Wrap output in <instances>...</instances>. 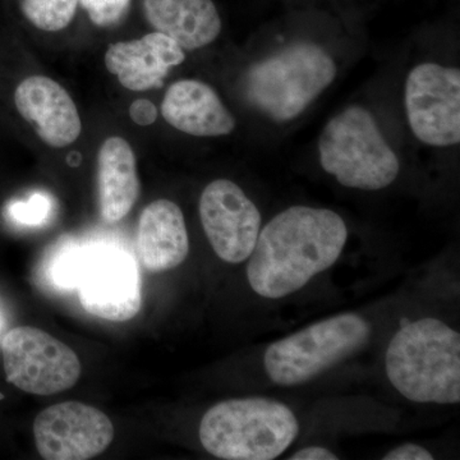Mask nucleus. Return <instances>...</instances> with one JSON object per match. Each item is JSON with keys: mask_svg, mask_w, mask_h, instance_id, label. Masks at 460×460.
<instances>
[{"mask_svg": "<svg viewBox=\"0 0 460 460\" xmlns=\"http://www.w3.org/2000/svg\"><path fill=\"white\" fill-rule=\"evenodd\" d=\"M347 238V226L335 211L292 206L260 230L248 257V283L263 298L292 295L334 265Z\"/></svg>", "mask_w": 460, "mask_h": 460, "instance_id": "f257e3e1", "label": "nucleus"}, {"mask_svg": "<svg viewBox=\"0 0 460 460\" xmlns=\"http://www.w3.org/2000/svg\"><path fill=\"white\" fill-rule=\"evenodd\" d=\"M386 374L408 401L458 404L460 335L438 319L402 326L387 348Z\"/></svg>", "mask_w": 460, "mask_h": 460, "instance_id": "f03ea898", "label": "nucleus"}, {"mask_svg": "<svg viewBox=\"0 0 460 460\" xmlns=\"http://www.w3.org/2000/svg\"><path fill=\"white\" fill-rule=\"evenodd\" d=\"M299 423L283 402L230 399L210 408L199 425L206 452L226 460H271L296 440Z\"/></svg>", "mask_w": 460, "mask_h": 460, "instance_id": "7ed1b4c3", "label": "nucleus"}, {"mask_svg": "<svg viewBox=\"0 0 460 460\" xmlns=\"http://www.w3.org/2000/svg\"><path fill=\"white\" fill-rule=\"evenodd\" d=\"M337 77L332 56L314 42L298 41L263 58L246 75L247 99L274 122L299 117Z\"/></svg>", "mask_w": 460, "mask_h": 460, "instance_id": "20e7f679", "label": "nucleus"}, {"mask_svg": "<svg viewBox=\"0 0 460 460\" xmlns=\"http://www.w3.org/2000/svg\"><path fill=\"white\" fill-rule=\"evenodd\" d=\"M319 159L323 171L354 190L385 189L401 169L376 120L359 105L348 107L329 120L321 132Z\"/></svg>", "mask_w": 460, "mask_h": 460, "instance_id": "39448f33", "label": "nucleus"}, {"mask_svg": "<svg viewBox=\"0 0 460 460\" xmlns=\"http://www.w3.org/2000/svg\"><path fill=\"white\" fill-rule=\"evenodd\" d=\"M368 335L370 326L359 314L320 321L272 343L263 357L266 374L281 386L307 383L358 349Z\"/></svg>", "mask_w": 460, "mask_h": 460, "instance_id": "423d86ee", "label": "nucleus"}, {"mask_svg": "<svg viewBox=\"0 0 460 460\" xmlns=\"http://www.w3.org/2000/svg\"><path fill=\"white\" fill-rule=\"evenodd\" d=\"M9 383L22 392L51 395L75 385L83 372L75 350L40 329L18 326L2 341Z\"/></svg>", "mask_w": 460, "mask_h": 460, "instance_id": "0eeeda50", "label": "nucleus"}, {"mask_svg": "<svg viewBox=\"0 0 460 460\" xmlns=\"http://www.w3.org/2000/svg\"><path fill=\"white\" fill-rule=\"evenodd\" d=\"M404 105L417 140L435 147L459 144V68L431 62L414 66L405 80Z\"/></svg>", "mask_w": 460, "mask_h": 460, "instance_id": "6e6552de", "label": "nucleus"}, {"mask_svg": "<svg viewBox=\"0 0 460 460\" xmlns=\"http://www.w3.org/2000/svg\"><path fill=\"white\" fill-rule=\"evenodd\" d=\"M75 289L84 310L99 319L124 323L140 313L137 263L120 248L100 247L84 252Z\"/></svg>", "mask_w": 460, "mask_h": 460, "instance_id": "1a4fd4ad", "label": "nucleus"}, {"mask_svg": "<svg viewBox=\"0 0 460 460\" xmlns=\"http://www.w3.org/2000/svg\"><path fill=\"white\" fill-rule=\"evenodd\" d=\"M41 458L87 460L108 449L114 426L104 411L80 402H66L42 411L33 422Z\"/></svg>", "mask_w": 460, "mask_h": 460, "instance_id": "9d476101", "label": "nucleus"}, {"mask_svg": "<svg viewBox=\"0 0 460 460\" xmlns=\"http://www.w3.org/2000/svg\"><path fill=\"white\" fill-rule=\"evenodd\" d=\"M199 211L215 253L226 262L246 261L261 230V214L243 190L229 180L211 181L202 190Z\"/></svg>", "mask_w": 460, "mask_h": 460, "instance_id": "9b49d317", "label": "nucleus"}, {"mask_svg": "<svg viewBox=\"0 0 460 460\" xmlns=\"http://www.w3.org/2000/svg\"><path fill=\"white\" fill-rule=\"evenodd\" d=\"M17 111L31 124L45 144L69 146L80 137L83 122L71 95L44 75H31L14 93Z\"/></svg>", "mask_w": 460, "mask_h": 460, "instance_id": "f8f14e48", "label": "nucleus"}, {"mask_svg": "<svg viewBox=\"0 0 460 460\" xmlns=\"http://www.w3.org/2000/svg\"><path fill=\"white\" fill-rule=\"evenodd\" d=\"M104 60L123 87L146 91L162 87L171 68L186 60V53L169 36L155 31L138 40L115 42Z\"/></svg>", "mask_w": 460, "mask_h": 460, "instance_id": "ddd939ff", "label": "nucleus"}, {"mask_svg": "<svg viewBox=\"0 0 460 460\" xmlns=\"http://www.w3.org/2000/svg\"><path fill=\"white\" fill-rule=\"evenodd\" d=\"M162 114L175 129L196 137H219L235 128V118L217 91L199 80L172 84L163 100Z\"/></svg>", "mask_w": 460, "mask_h": 460, "instance_id": "4468645a", "label": "nucleus"}, {"mask_svg": "<svg viewBox=\"0 0 460 460\" xmlns=\"http://www.w3.org/2000/svg\"><path fill=\"white\" fill-rule=\"evenodd\" d=\"M190 252L186 222L180 206L162 199L142 210L137 228L138 259L147 271L172 270Z\"/></svg>", "mask_w": 460, "mask_h": 460, "instance_id": "2eb2a0df", "label": "nucleus"}, {"mask_svg": "<svg viewBox=\"0 0 460 460\" xmlns=\"http://www.w3.org/2000/svg\"><path fill=\"white\" fill-rule=\"evenodd\" d=\"M145 17L155 31L183 50H199L217 40L222 18L213 0H144Z\"/></svg>", "mask_w": 460, "mask_h": 460, "instance_id": "dca6fc26", "label": "nucleus"}, {"mask_svg": "<svg viewBox=\"0 0 460 460\" xmlns=\"http://www.w3.org/2000/svg\"><path fill=\"white\" fill-rule=\"evenodd\" d=\"M100 214L109 224L120 222L132 210L140 195L137 162L131 145L113 136L98 154Z\"/></svg>", "mask_w": 460, "mask_h": 460, "instance_id": "f3484780", "label": "nucleus"}, {"mask_svg": "<svg viewBox=\"0 0 460 460\" xmlns=\"http://www.w3.org/2000/svg\"><path fill=\"white\" fill-rule=\"evenodd\" d=\"M78 4L80 0H22L21 9L39 30L57 32L72 22Z\"/></svg>", "mask_w": 460, "mask_h": 460, "instance_id": "a211bd4d", "label": "nucleus"}, {"mask_svg": "<svg viewBox=\"0 0 460 460\" xmlns=\"http://www.w3.org/2000/svg\"><path fill=\"white\" fill-rule=\"evenodd\" d=\"M84 257L83 248L75 242H66L62 246L57 247L45 262V277L59 289H75Z\"/></svg>", "mask_w": 460, "mask_h": 460, "instance_id": "6ab92c4d", "label": "nucleus"}, {"mask_svg": "<svg viewBox=\"0 0 460 460\" xmlns=\"http://www.w3.org/2000/svg\"><path fill=\"white\" fill-rule=\"evenodd\" d=\"M53 202L44 193H35L26 201H14L9 205L8 214L13 222L27 226H41L48 219Z\"/></svg>", "mask_w": 460, "mask_h": 460, "instance_id": "aec40b11", "label": "nucleus"}, {"mask_svg": "<svg viewBox=\"0 0 460 460\" xmlns=\"http://www.w3.org/2000/svg\"><path fill=\"white\" fill-rule=\"evenodd\" d=\"M132 0H80L81 7L99 27L117 25L128 12Z\"/></svg>", "mask_w": 460, "mask_h": 460, "instance_id": "412c9836", "label": "nucleus"}, {"mask_svg": "<svg viewBox=\"0 0 460 460\" xmlns=\"http://www.w3.org/2000/svg\"><path fill=\"white\" fill-rule=\"evenodd\" d=\"M129 115L133 122L138 126H150L156 120L157 109L150 100L138 99L132 102Z\"/></svg>", "mask_w": 460, "mask_h": 460, "instance_id": "4be33fe9", "label": "nucleus"}, {"mask_svg": "<svg viewBox=\"0 0 460 460\" xmlns=\"http://www.w3.org/2000/svg\"><path fill=\"white\" fill-rule=\"evenodd\" d=\"M385 460H432L434 456L420 445L405 444L384 456Z\"/></svg>", "mask_w": 460, "mask_h": 460, "instance_id": "5701e85b", "label": "nucleus"}, {"mask_svg": "<svg viewBox=\"0 0 460 460\" xmlns=\"http://www.w3.org/2000/svg\"><path fill=\"white\" fill-rule=\"evenodd\" d=\"M292 460H337L338 456L325 447H310L293 454Z\"/></svg>", "mask_w": 460, "mask_h": 460, "instance_id": "b1692460", "label": "nucleus"}, {"mask_svg": "<svg viewBox=\"0 0 460 460\" xmlns=\"http://www.w3.org/2000/svg\"><path fill=\"white\" fill-rule=\"evenodd\" d=\"M3 328H4V323H3L2 314H0V332H2Z\"/></svg>", "mask_w": 460, "mask_h": 460, "instance_id": "393cba45", "label": "nucleus"}]
</instances>
